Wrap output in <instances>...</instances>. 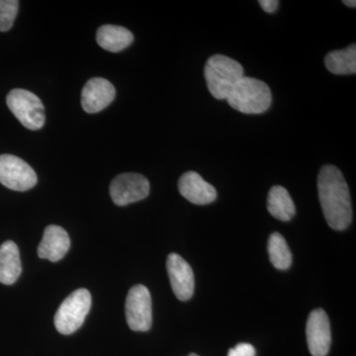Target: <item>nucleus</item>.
Wrapping results in <instances>:
<instances>
[{
    "mask_svg": "<svg viewBox=\"0 0 356 356\" xmlns=\"http://www.w3.org/2000/svg\"><path fill=\"white\" fill-rule=\"evenodd\" d=\"M318 191L327 225L337 231L348 228L353 220L350 189L337 166L327 165L321 168Z\"/></svg>",
    "mask_w": 356,
    "mask_h": 356,
    "instance_id": "f257e3e1",
    "label": "nucleus"
},
{
    "mask_svg": "<svg viewBox=\"0 0 356 356\" xmlns=\"http://www.w3.org/2000/svg\"><path fill=\"white\" fill-rule=\"evenodd\" d=\"M204 76L213 97L227 100L236 84L245 76L240 63L227 56L214 55L206 63Z\"/></svg>",
    "mask_w": 356,
    "mask_h": 356,
    "instance_id": "f03ea898",
    "label": "nucleus"
},
{
    "mask_svg": "<svg viewBox=\"0 0 356 356\" xmlns=\"http://www.w3.org/2000/svg\"><path fill=\"white\" fill-rule=\"evenodd\" d=\"M229 106L243 114H261L273 102L270 88L264 81L243 76L227 98Z\"/></svg>",
    "mask_w": 356,
    "mask_h": 356,
    "instance_id": "7ed1b4c3",
    "label": "nucleus"
},
{
    "mask_svg": "<svg viewBox=\"0 0 356 356\" xmlns=\"http://www.w3.org/2000/svg\"><path fill=\"white\" fill-rule=\"evenodd\" d=\"M91 308V294L86 288L72 293L64 300L55 316L56 329L62 334H72L83 325Z\"/></svg>",
    "mask_w": 356,
    "mask_h": 356,
    "instance_id": "20e7f679",
    "label": "nucleus"
},
{
    "mask_svg": "<svg viewBox=\"0 0 356 356\" xmlns=\"http://www.w3.org/2000/svg\"><path fill=\"white\" fill-rule=\"evenodd\" d=\"M7 106L25 128L40 130L44 124V108L41 99L25 89H13L6 98Z\"/></svg>",
    "mask_w": 356,
    "mask_h": 356,
    "instance_id": "39448f33",
    "label": "nucleus"
},
{
    "mask_svg": "<svg viewBox=\"0 0 356 356\" xmlns=\"http://www.w3.org/2000/svg\"><path fill=\"white\" fill-rule=\"evenodd\" d=\"M38 181L36 172L22 159L13 154L0 156V184L11 191L24 192Z\"/></svg>",
    "mask_w": 356,
    "mask_h": 356,
    "instance_id": "423d86ee",
    "label": "nucleus"
},
{
    "mask_svg": "<svg viewBox=\"0 0 356 356\" xmlns=\"http://www.w3.org/2000/svg\"><path fill=\"white\" fill-rule=\"evenodd\" d=\"M126 320L132 331L147 332L153 323L152 297L149 289L144 285L131 288L126 299Z\"/></svg>",
    "mask_w": 356,
    "mask_h": 356,
    "instance_id": "0eeeda50",
    "label": "nucleus"
},
{
    "mask_svg": "<svg viewBox=\"0 0 356 356\" xmlns=\"http://www.w3.org/2000/svg\"><path fill=\"white\" fill-rule=\"evenodd\" d=\"M149 193V182L139 173H122L110 184V196L118 206H126L147 198Z\"/></svg>",
    "mask_w": 356,
    "mask_h": 356,
    "instance_id": "6e6552de",
    "label": "nucleus"
},
{
    "mask_svg": "<svg viewBox=\"0 0 356 356\" xmlns=\"http://www.w3.org/2000/svg\"><path fill=\"white\" fill-rule=\"evenodd\" d=\"M307 343L313 356H325L331 346L332 334L329 317L323 309L311 312L306 325Z\"/></svg>",
    "mask_w": 356,
    "mask_h": 356,
    "instance_id": "1a4fd4ad",
    "label": "nucleus"
},
{
    "mask_svg": "<svg viewBox=\"0 0 356 356\" xmlns=\"http://www.w3.org/2000/svg\"><path fill=\"white\" fill-rule=\"evenodd\" d=\"M168 277L175 296L180 301H187L194 293V274L188 262L179 254H170L166 261Z\"/></svg>",
    "mask_w": 356,
    "mask_h": 356,
    "instance_id": "9d476101",
    "label": "nucleus"
},
{
    "mask_svg": "<svg viewBox=\"0 0 356 356\" xmlns=\"http://www.w3.org/2000/svg\"><path fill=\"white\" fill-rule=\"evenodd\" d=\"M116 95L113 84L102 77H93L81 91V106L86 113L95 114L111 104Z\"/></svg>",
    "mask_w": 356,
    "mask_h": 356,
    "instance_id": "9b49d317",
    "label": "nucleus"
},
{
    "mask_svg": "<svg viewBox=\"0 0 356 356\" xmlns=\"http://www.w3.org/2000/svg\"><path fill=\"white\" fill-rule=\"evenodd\" d=\"M178 191L189 202L195 205H207L217 198L215 187L195 172H185L178 180Z\"/></svg>",
    "mask_w": 356,
    "mask_h": 356,
    "instance_id": "f8f14e48",
    "label": "nucleus"
},
{
    "mask_svg": "<svg viewBox=\"0 0 356 356\" xmlns=\"http://www.w3.org/2000/svg\"><path fill=\"white\" fill-rule=\"evenodd\" d=\"M70 248L69 234L62 227L50 225L44 231L43 238L38 247L40 259L51 262L60 261Z\"/></svg>",
    "mask_w": 356,
    "mask_h": 356,
    "instance_id": "ddd939ff",
    "label": "nucleus"
},
{
    "mask_svg": "<svg viewBox=\"0 0 356 356\" xmlns=\"http://www.w3.org/2000/svg\"><path fill=\"white\" fill-rule=\"evenodd\" d=\"M22 273L19 248L13 241L0 245V283L14 284Z\"/></svg>",
    "mask_w": 356,
    "mask_h": 356,
    "instance_id": "4468645a",
    "label": "nucleus"
},
{
    "mask_svg": "<svg viewBox=\"0 0 356 356\" xmlns=\"http://www.w3.org/2000/svg\"><path fill=\"white\" fill-rule=\"evenodd\" d=\"M96 41L104 50L118 53L133 43L134 35L122 26L103 25L96 33Z\"/></svg>",
    "mask_w": 356,
    "mask_h": 356,
    "instance_id": "2eb2a0df",
    "label": "nucleus"
},
{
    "mask_svg": "<svg viewBox=\"0 0 356 356\" xmlns=\"http://www.w3.org/2000/svg\"><path fill=\"white\" fill-rule=\"evenodd\" d=\"M267 210L271 216L283 222L290 221L296 213V208L289 192L280 185L273 186L269 191Z\"/></svg>",
    "mask_w": 356,
    "mask_h": 356,
    "instance_id": "dca6fc26",
    "label": "nucleus"
},
{
    "mask_svg": "<svg viewBox=\"0 0 356 356\" xmlns=\"http://www.w3.org/2000/svg\"><path fill=\"white\" fill-rule=\"evenodd\" d=\"M327 70L334 74H355L356 72V46L351 44L343 50L332 51L325 58Z\"/></svg>",
    "mask_w": 356,
    "mask_h": 356,
    "instance_id": "f3484780",
    "label": "nucleus"
},
{
    "mask_svg": "<svg viewBox=\"0 0 356 356\" xmlns=\"http://www.w3.org/2000/svg\"><path fill=\"white\" fill-rule=\"evenodd\" d=\"M267 250H268L269 259L275 268L285 270L291 266V252L286 241L280 233L271 234L267 243Z\"/></svg>",
    "mask_w": 356,
    "mask_h": 356,
    "instance_id": "a211bd4d",
    "label": "nucleus"
},
{
    "mask_svg": "<svg viewBox=\"0 0 356 356\" xmlns=\"http://www.w3.org/2000/svg\"><path fill=\"white\" fill-rule=\"evenodd\" d=\"M19 1L17 0H0V31L11 29L17 16Z\"/></svg>",
    "mask_w": 356,
    "mask_h": 356,
    "instance_id": "6ab92c4d",
    "label": "nucleus"
},
{
    "mask_svg": "<svg viewBox=\"0 0 356 356\" xmlns=\"http://www.w3.org/2000/svg\"><path fill=\"white\" fill-rule=\"evenodd\" d=\"M228 356H255V350L252 344L238 343L229 350Z\"/></svg>",
    "mask_w": 356,
    "mask_h": 356,
    "instance_id": "aec40b11",
    "label": "nucleus"
},
{
    "mask_svg": "<svg viewBox=\"0 0 356 356\" xmlns=\"http://www.w3.org/2000/svg\"><path fill=\"white\" fill-rule=\"evenodd\" d=\"M259 3L267 13H275L280 6L278 0H259Z\"/></svg>",
    "mask_w": 356,
    "mask_h": 356,
    "instance_id": "412c9836",
    "label": "nucleus"
},
{
    "mask_svg": "<svg viewBox=\"0 0 356 356\" xmlns=\"http://www.w3.org/2000/svg\"><path fill=\"white\" fill-rule=\"evenodd\" d=\"M343 3L346 4V6L353 7V8H355L356 7V2L355 0H353V1H351V0H344Z\"/></svg>",
    "mask_w": 356,
    "mask_h": 356,
    "instance_id": "4be33fe9",
    "label": "nucleus"
},
{
    "mask_svg": "<svg viewBox=\"0 0 356 356\" xmlns=\"http://www.w3.org/2000/svg\"><path fill=\"white\" fill-rule=\"evenodd\" d=\"M188 356H199L197 355H195V353H191Z\"/></svg>",
    "mask_w": 356,
    "mask_h": 356,
    "instance_id": "5701e85b",
    "label": "nucleus"
}]
</instances>
